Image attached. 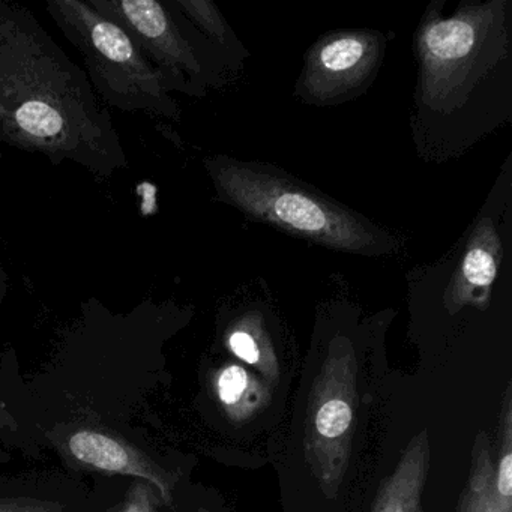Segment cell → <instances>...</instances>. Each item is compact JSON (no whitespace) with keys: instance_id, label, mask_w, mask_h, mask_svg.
<instances>
[{"instance_id":"obj_4","label":"cell","mask_w":512,"mask_h":512,"mask_svg":"<svg viewBox=\"0 0 512 512\" xmlns=\"http://www.w3.org/2000/svg\"><path fill=\"white\" fill-rule=\"evenodd\" d=\"M47 11L79 50L92 88L109 106L179 121L169 83L124 28L82 0H52Z\"/></svg>"},{"instance_id":"obj_19","label":"cell","mask_w":512,"mask_h":512,"mask_svg":"<svg viewBox=\"0 0 512 512\" xmlns=\"http://www.w3.org/2000/svg\"><path fill=\"white\" fill-rule=\"evenodd\" d=\"M199 512H206V511H205V509H200V511H199Z\"/></svg>"},{"instance_id":"obj_14","label":"cell","mask_w":512,"mask_h":512,"mask_svg":"<svg viewBox=\"0 0 512 512\" xmlns=\"http://www.w3.org/2000/svg\"><path fill=\"white\" fill-rule=\"evenodd\" d=\"M115 512H158L155 488L142 479H136Z\"/></svg>"},{"instance_id":"obj_17","label":"cell","mask_w":512,"mask_h":512,"mask_svg":"<svg viewBox=\"0 0 512 512\" xmlns=\"http://www.w3.org/2000/svg\"><path fill=\"white\" fill-rule=\"evenodd\" d=\"M8 415H4V413H0V424H4L5 418H7Z\"/></svg>"},{"instance_id":"obj_18","label":"cell","mask_w":512,"mask_h":512,"mask_svg":"<svg viewBox=\"0 0 512 512\" xmlns=\"http://www.w3.org/2000/svg\"><path fill=\"white\" fill-rule=\"evenodd\" d=\"M2 458H4V454H2V452H0V460H2Z\"/></svg>"},{"instance_id":"obj_10","label":"cell","mask_w":512,"mask_h":512,"mask_svg":"<svg viewBox=\"0 0 512 512\" xmlns=\"http://www.w3.org/2000/svg\"><path fill=\"white\" fill-rule=\"evenodd\" d=\"M172 7L211 44L212 49L235 73L250 58V52L236 37L217 5L211 0H173Z\"/></svg>"},{"instance_id":"obj_8","label":"cell","mask_w":512,"mask_h":512,"mask_svg":"<svg viewBox=\"0 0 512 512\" xmlns=\"http://www.w3.org/2000/svg\"><path fill=\"white\" fill-rule=\"evenodd\" d=\"M68 452L74 460L89 469L142 479L155 488L166 505L172 503L175 488L173 476L142 449L121 437L95 428H83L71 434L68 439Z\"/></svg>"},{"instance_id":"obj_9","label":"cell","mask_w":512,"mask_h":512,"mask_svg":"<svg viewBox=\"0 0 512 512\" xmlns=\"http://www.w3.org/2000/svg\"><path fill=\"white\" fill-rule=\"evenodd\" d=\"M430 467L427 431L413 437L400 463L377 494L373 512H422L421 494Z\"/></svg>"},{"instance_id":"obj_3","label":"cell","mask_w":512,"mask_h":512,"mask_svg":"<svg viewBox=\"0 0 512 512\" xmlns=\"http://www.w3.org/2000/svg\"><path fill=\"white\" fill-rule=\"evenodd\" d=\"M205 167L218 200L248 220L338 253L385 257L404 250L403 239L392 230L280 167L229 155L209 157Z\"/></svg>"},{"instance_id":"obj_6","label":"cell","mask_w":512,"mask_h":512,"mask_svg":"<svg viewBox=\"0 0 512 512\" xmlns=\"http://www.w3.org/2000/svg\"><path fill=\"white\" fill-rule=\"evenodd\" d=\"M356 370L353 341L346 335L332 338L308 401L305 451L329 496L337 493L349 461L358 404Z\"/></svg>"},{"instance_id":"obj_16","label":"cell","mask_w":512,"mask_h":512,"mask_svg":"<svg viewBox=\"0 0 512 512\" xmlns=\"http://www.w3.org/2000/svg\"><path fill=\"white\" fill-rule=\"evenodd\" d=\"M0 512H64V505L35 497H11L0 500Z\"/></svg>"},{"instance_id":"obj_5","label":"cell","mask_w":512,"mask_h":512,"mask_svg":"<svg viewBox=\"0 0 512 512\" xmlns=\"http://www.w3.org/2000/svg\"><path fill=\"white\" fill-rule=\"evenodd\" d=\"M136 41L172 92L203 98L224 85L226 62L172 7L157 0H89Z\"/></svg>"},{"instance_id":"obj_15","label":"cell","mask_w":512,"mask_h":512,"mask_svg":"<svg viewBox=\"0 0 512 512\" xmlns=\"http://www.w3.org/2000/svg\"><path fill=\"white\" fill-rule=\"evenodd\" d=\"M497 496L503 502H511L512 497V446H511V410L506 407L505 443H503V455L500 458L499 470H497Z\"/></svg>"},{"instance_id":"obj_7","label":"cell","mask_w":512,"mask_h":512,"mask_svg":"<svg viewBox=\"0 0 512 512\" xmlns=\"http://www.w3.org/2000/svg\"><path fill=\"white\" fill-rule=\"evenodd\" d=\"M386 35L374 29H341L322 35L304 56L295 97L313 107H335L362 97L377 79Z\"/></svg>"},{"instance_id":"obj_2","label":"cell","mask_w":512,"mask_h":512,"mask_svg":"<svg viewBox=\"0 0 512 512\" xmlns=\"http://www.w3.org/2000/svg\"><path fill=\"white\" fill-rule=\"evenodd\" d=\"M0 142L100 176L127 166L88 76L28 10L0 2Z\"/></svg>"},{"instance_id":"obj_11","label":"cell","mask_w":512,"mask_h":512,"mask_svg":"<svg viewBox=\"0 0 512 512\" xmlns=\"http://www.w3.org/2000/svg\"><path fill=\"white\" fill-rule=\"evenodd\" d=\"M230 350L247 364L262 370L269 379H277L278 365L274 346L259 310H250L238 317L229 328Z\"/></svg>"},{"instance_id":"obj_1","label":"cell","mask_w":512,"mask_h":512,"mask_svg":"<svg viewBox=\"0 0 512 512\" xmlns=\"http://www.w3.org/2000/svg\"><path fill=\"white\" fill-rule=\"evenodd\" d=\"M433 0L413 35L410 131L416 154L440 164L512 122V0Z\"/></svg>"},{"instance_id":"obj_13","label":"cell","mask_w":512,"mask_h":512,"mask_svg":"<svg viewBox=\"0 0 512 512\" xmlns=\"http://www.w3.org/2000/svg\"><path fill=\"white\" fill-rule=\"evenodd\" d=\"M218 395L221 403L232 412L233 407L239 406L245 395L250 398L251 376L241 365H229L221 371L217 380Z\"/></svg>"},{"instance_id":"obj_12","label":"cell","mask_w":512,"mask_h":512,"mask_svg":"<svg viewBox=\"0 0 512 512\" xmlns=\"http://www.w3.org/2000/svg\"><path fill=\"white\" fill-rule=\"evenodd\" d=\"M478 472L472 478V490L467 497L466 512H511V502H503L499 496L491 493L490 454H482L478 461Z\"/></svg>"}]
</instances>
